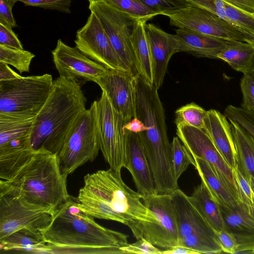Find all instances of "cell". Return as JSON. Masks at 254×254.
Instances as JSON below:
<instances>
[{
  "label": "cell",
  "mask_w": 254,
  "mask_h": 254,
  "mask_svg": "<svg viewBox=\"0 0 254 254\" xmlns=\"http://www.w3.org/2000/svg\"><path fill=\"white\" fill-rule=\"evenodd\" d=\"M81 210L77 197L70 196L55 210L42 232L54 254H124L128 236L106 228Z\"/></svg>",
  "instance_id": "1"
},
{
  "label": "cell",
  "mask_w": 254,
  "mask_h": 254,
  "mask_svg": "<svg viewBox=\"0 0 254 254\" xmlns=\"http://www.w3.org/2000/svg\"><path fill=\"white\" fill-rule=\"evenodd\" d=\"M77 197L80 208L94 218L126 225L130 221L151 222L152 212L142 196L123 181L121 171L111 168L88 173Z\"/></svg>",
  "instance_id": "2"
},
{
  "label": "cell",
  "mask_w": 254,
  "mask_h": 254,
  "mask_svg": "<svg viewBox=\"0 0 254 254\" xmlns=\"http://www.w3.org/2000/svg\"><path fill=\"white\" fill-rule=\"evenodd\" d=\"M86 101L78 82L61 76L54 80L47 101L34 119L31 132L33 149L58 155L77 118L86 110Z\"/></svg>",
  "instance_id": "3"
},
{
  "label": "cell",
  "mask_w": 254,
  "mask_h": 254,
  "mask_svg": "<svg viewBox=\"0 0 254 254\" xmlns=\"http://www.w3.org/2000/svg\"><path fill=\"white\" fill-rule=\"evenodd\" d=\"M66 179L58 155L40 149L10 181L28 202L54 213L69 196Z\"/></svg>",
  "instance_id": "4"
},
{
  "label": "cell",
  "mask_w": 254,
  "mask_h": 254,
  "mask_svg": "<svg viewBox=\"0 0 254 254\" xmlns=\"http://www.w3.org/2000/svg\"><path fill=\"white\" fill-rule=\"evenodd\" d=\"M53 82L48 73L0 81V113L35 117L47 101Z\"/></svg>",
  "instance_id": "5"
},
{
  "label": "cell",
  "mask_w": 254,
  "mask_h": 254,
  "mask_svg": "<svg viewBox=\"0 0 254 254\" xmlns=\"http://www.w3.org/2000/svg\"><path fill=\"white\" fill-rule=\"evenodd\" d=\"M54 213L28 202L10 181H0V239L23 228L43 232Z\"/></svg>",
  "instance_id": "6"
},
{
  "label": "cell",
  "mask_w": 254,
  "mask_h": 254,
  "mask_svg": "<svg viewBox=\"0 0 254 254\" xmlns=\"http://www.w3.org/2000/svg\"><path fill=\"white\" fill-rule=\"evenodd\" d=\"M144 205L153 214L151 222L133 221L127 226L137 240L144 239L164 250L178 245L179 232L170 193L156 194L144 198Z\"/></svg>",
  "instance_id": "7"
},
{
  "label": "cell",
  "mask_w": 254,
  "mask_h": 254,
  "mask_svg": "<svg viewBox=\"0 0 254 254\" xmlns=\"http://www.w3.org/2000/svg\"><path fill=\"white\" fill-rule=\"evenodd\" d=\"M100 150L95 103L77 118L71 132L58 155L62 173L66 177L78 167L97 157Z\"/></svg>",
  "instance_id": "8"
},
{
  "label": "cell",
  "mask_w": 254,
  "mask_h": 254,
  "mask_svg": "<svg viewBox=\"0 0 254 254\" xmlns=\"http://www.w3.org/2000/svg\"><path fill=\"white\" fill-rule=\"evenodd\" d=\"M94 102L100 150L110 168L121 171L127 161V137L123 128L126 123L105 91Z\"/></svg>",
  "instance_id": "9"
},
{
  "label": "cell",
  "mask_w": 254,
  "mask_h": 254,
  "mask_svg": "<svg viewBox=\"0 0 254 254\" xmlns=\"http://www.w3.org/2000/svg\"><path fill=\"white\" fill-rule=\"evenodd\" d=\"M89 9L100 20L126 70L137 75L131 43V34L136 19L111 6L104 0L89 2Z\"/></svg>",
  "instance_id": "10"
},
{
  "label": "cell",
  "mask_w": 254,
  "mask_h": 254,
  "mask_svg": "<svg viewBox=\"0 0 254 254\" xmlns=\"http://www.w3.org/2000/svg\"><path fill=\"white\" fill-rule=\"evenodd\" d=\"M176 134L192 157L207 162L236 201H242V194L234 172L225 161L203 129L186 125L177 126Z\"/></svg>",
  "instance_id": "11"
},
{
  "label": "cell",
  "mask_w": 254,
  "mask_h": 254,
  "mask_svg": "<svg viewBox=\"0 0 254 254\" xmlns=\"http://www.w3.org/2000/svg\"><path fill=\"white\" fill-rule=\"evenodd\" d=\"M171 25L227 41H253L254 36L205 9L189 5L164 12Z\"/></svg>",
  "instance_id": "12"
},
{
  "label": "cell",
  "mask_w": 254,
  "mask_h": 254,
  "mask_svg": "<svg viewBox=\"0 0 254 254\" xmlns=\"http://www.w3.org/2000/svg\"><path fill=\"white\" fill-rule=\"evenodd\" d=\"M74 42L88 58L107 68L127 71L94 13L91 12L86 24L77 31Z\"/></svg>",
  "instance_id": "13"
},
{
  "label": "cell",
  "mask_w": 254,
  "mask_h": 254,
  "mask_svg": "<svg viewBox=\"0 0 254 254\" xmlns=\"http://www.w3.org/2000/svg\"><path fill=\"white\" fill-rule=\"evenodd\" d=\"M52 55L60 76L74 79L80 83L94 82L108 69L88 58L76 47L67 45L61 39L58 40Z\"/></svg>",
  "instance_id": "14"
},
{
  "label": "cell",
  "mask_w": 254,
  "mask_h": 254,
  "mask_svg": "<svg viewBox=\"0 0 254 254\" xmlns=\"http://www.w3.org/2000/svg\"><path fill=\"white\" fill-rule=\"evenodd\" d=\"M136 75L128 71L108 69L94 81L106 92L126 124L134 117Z\"/></svg>",
  "instance_id": "15"
},
{
  "label": "cell",
  "mask_w": 254,
  "mask_h": 254,
  "mask_svg": "<svg viewBox=\"0 0 254 254\" xmlns=\"http://www.w3.org/2000/svg\"><path fill=\"white\" fill-rule=\"evenodd\" d=\"M124 130L127 137L126 168L131 174L137 192L142 198L157 194L144 148L138 133Z\"/></svg>",
  "instance_id": "16"
},
{
  "label": "cell",
  "mask_w": 254,
  "mask_h": 254,
  "mask_svg": "<svg viewBox=\"0 0 254 254\" xmlns=\"http://www.w3.org/2000/svg\"><path fill=\"white\" fill-rule=\"evenodd\" d=\"M224 228L236 239V253L254 252V207L241 202L232 208L219 205Z\"/></svg>",
  "instance_id": "17"
},
{
  "label": "cell",
  "mask_w": 254,
  "mask_h": 254,
  "mask_svg": "<svg viewBox=\"0 0 254 254\" xmlns=\"http://www.w3.org/2000/svg\"><path fill=\"white\" fill-rule=\"evenodd\" d=\"M145 30L151 52L153 84L159 89L171 58L179 52V40L176 34L168 33L152 24H145Z\"/></svg>",
  "instance_id": "18"
},
{
  "label": "cell",
  "mask_w": 254,
  "mask_h": 254,
  "mask_svg": "<svg viewBox=\"0 0 254 254\" xmlns=\"http://www.w3.org/2000/svg\"><path fill=\"white\" fill-rule=\"evenodd\" d=\"M170 194L178 225L179 241L191 234L218 239L216 232L191 202L189 196L179 189Z\"/></svg>",
  "instance_id": "19"
},
{
  "label": "cell",
  "mask_w": 254,
  "mask_h": 254,
  "mask_svg": "<svg viewBox=\"0 0 254 254\" xmlns=\"http://www.w3.org/2000/svg\"><path fill=\"white\" fill-rule=\"evenodd\" d=\"M228 165L234 169L237 153L230 123L219 111H207L203 129Z\"/></svg>",
  "instance_id": "20"
},
{
  "label": "cell",
  "mask_w": 254,
  "mask_h": 254,
  "mask_svg": "<svg viewBox=\"0 0 254 254\" xmlns=\"http://www.w3.org/2000/svg\"><path fill=\"white\" fill-rule=\"evenodd\" d=\"M179 40L178 52L199 57L217 59L227 43L224 40L186 28L176 30Z\"/></svg>",
  "instance_id": "21"
},
{
  "label": "cell",
  "mask_w": 254,
  "mask_h": 254,
  "mask_svg": "<svg viewBox=\"0 0 254 254\" xmlns=\"http://www.w3.org/2000/svg\"><path fill=\"white\" fill-rule=\"evenodd\" d=\"M0 253L52 254L42 232L28 228L17 230L0 239Z\"/></svg>",
  "instance_id": "22"
},
{
  "label": "cell",
  "mask_w": 254,
  "mask_h": 254,
  "mask_svg": "<svg viewBox=\"0 0 254 254\" xmlns=\"http://www.w3.org/2000/svg\"><path fill=\"white\" fill-rule=\"evenodd\" d=\"M146 22V21L141 19L135 21L131 34V43L137 74L149 84L153 85L151 52L145 30Z\"/></svg>",
  "instance_id": "23"
},
{
  "label": "cell",
  "mask_w": 254,
  "mask_h": 254,
  "mask_svg": "<svg viewBox=\"0 0 254 254\" xmlns=\"http://www.w3.org/2000/svg\"><path fill=\"white\" fill-rule=\"evenodd\" d=\"M217 59L224 61L237 71L250 74L254 64V43L252 41H227Z\"/></svg>",
  "instance_id": "24"
},
{
  "label": "cell",
  "mask_w": 254,
  "mask_h": 254,
  "mask_svg": "<svg viewBox=\"0 0 254 254\" xmlns=\"http://www.w3.org/2000/svg\"><path fill=\"white\" fill-rule=\"evenodd\" d=\"M195 168L212 198L220 205L232 208L239 203L224 185L211 166L205 160L193 157Z\"/></svg>",
  "instance_id": "25"
},
{
  "label": "cell",
  "mask_w": 254,
  "mask_h": 254,
  "mask_svg": "<svg viewBox=\"0 0 254 254\" xmlns=\"http://www.w3.org/2000/svg\"><path fill=\"white\" fill-rule=\"evenodd\" d=\"M229 121L237 153L236 165L249 180L250 177L254 178V138L238 124Z\"/></svg>",
  "instance_id": "26"
},
{
  "label": "cell",
  "mask_w": 254,
  "mask_h": 254,
  "mask_svg": "<svg viewBox=\"0 0 254 254\" xmlns=\"http://www.w3.org/2000/svg\"><path fill=\"white\" fill-rule=\"evenodd\" d=\"M190 200L216 232L224 228L219 204L211 197L203 182L193 190Z\"/></svg>",
  "instance_id": "27"
},
{
  "label": "cell",
  "mask_w": 254,
  "mask_h": 254,
  "mask_svg": "<svg viewBox=\"0 0 254 254\" xmlns=\"http://www.w3.org/2000/svg\"><path fill=\"white\" fill-rule=\"evenodd\" d=\"M35 55L28 51L0 45V62L10 65L20 73L29 72Z\"/></svg>",
  "instance_id": "28"
},
{
  "label": "cell",
  "mask_w": 254,
  "mask_h": 254,
  "mask_svg": "<svg viewBox=\"0 0 254 254\" xmlns=\"http://www.w3.org/2000/svg\"><path fill=\"white\" fill-rule=\"evenodd\" d=\"M109 5L131 17L147 21L158 14L139 0H103Z\"/></svg>",
  "instance_id": "29"
},
{
  "label": "cell",
  "mask_w": 254,
  "mask_h": 254,
  "mask_svg": "<svg viewBox=\"0 0 254 254\" xmlns=\"http://www.w3.org/2000/svg\"><path fill=\"white\" fill-rule=\"evenodd\" d=\"M207 111L193 102L184 105L175 112L176 126L186 125L204 129Z\"/></svg>",
  "instance_id": "30"
},
{
  "label": "cell",
  "mask_w": 254,
  "mask_h": 254,
  "mask_svg": "<svg viewBox=\"0 0 254 254\" xmlns=\"http://www.w3.org/2000/svg\"><path fill=\"white\" fill-rule=\"evenodd\" d=\"M178 246L189 248L199 254L223 252L218 239L199 234H191L184 237L179 241Z\"/></svg>",
  "instance_id": "31"
},
{
  "label": "cell",
  "mask_w": 254,
  "mask_h": 254,
  "mask_svg": "<svg viewBox=\"0 0 254 254\" xmlns=\"http://www.w3.org/2000/svg\"><path fill=\"white\" fill-rule=\"evenodd\" d=\"M173 165L175 178L178 181L182 174L190 165L195 167L194 158L177 136L171 143Z\"/></svg>",
  "instance_id": "32"
},
{
  "label": "cell",
  "mask_w": 254,
  "mask_h": 254,
  "mask_svg": "<svg viewBox=\"0 0 254 254\" xmlns=\"http://www.w3.org/2000/svg\"><path fill=\"white\" fill-rule=\"evenodd\" d=\"M223 3L225 14L232 24L254 36V13L241 10L225 2Z\"/></svg>",
  "instance_id": "33"
},
{
  "label": "cell",
  "mask_w": 254,
  "mask_h": 254,
  "mask_svg": "<svg viewBox=\"0 0 254 254\" xmlns=\"http://www.w3.org/2000/svg\"><path fill=\"white\" fill-rule=\"evenodd\" d=\"M224 114L229 120L238 124L254 138V112L229 105L225 108Z\"/></svg>",
  "instance_id": "34"
},
{
  "label": "cell",
  "mask_w": 254,
  "mask_h": 254,
  "mask_svg": "<svg viewBox=\"0 0 254 254\" xmlns=\"http://www.w3.org/2000/svg\"><path fill=\"white\" fill-rule=\"evenodd\" d=\"M159 14L191 5L186 0H139Z\"/></svg>",
  "instance_id": "35"
},
{
  "label": "cell",
  "mask_w": 254,
  "mask_h": 254,
  "mask_svg": "<svg viewBox=\"0 0 254 254\" xmlns=\"http://www.w3.org/2000/svg\"><path fill=\"white\" fill-rule=\"evenodd\" d=\"M240 88L243 96L241 107L254 112V78L250 74H244Z\"/></svg>",
  "instance_id": "36"
},
{
  "label": "cell",
  "mask_w": 254,
  "mask_h": 254,
  "mask_svg": "<svg viewBox=\"0 0 254 254\" xmlns=\"http://www.w3.org/2000/svg\"><path fill=\"white\" fill-rule=\"evenodd\" d=\"M25 5L38 6L70 13L71 0H17Z\"/></svg>",
  "instance_id": "37"
},
{
  "label": "cell",
  "mask_w": 254,
  "mask_h": 254,
  "mask_svg": "<svg viewBox=\"0 0 254 254\" xmlns=\"http://www.w3.org/2000/svg\"><path fill=\"white\" fill-rule=\"evenodd\" d=\"M121 249L124 254H160L161 251L158 248L143 238L137 239L135 243L128 244Z\"/></svg>",
  "instance_id": "38"
},
{
  "label": "cell",
  "mask_w": 254,
  "mask_h": 254,
  "mask_svg": "<svg viewBox=\"0 0 254 254\" xmlns=\"http://www.w3.org/2000/svg\"><path fill=\"white\" fill-rule=\"evenodd\" d=\"M242 194V201L254 207V191L248 180L236 165L233 169Z\"/></svg>",
  "instance_id": "39"
},
{
  "label": "cell",
  "mask_w": 254,
  "mask_h": 254,
  "mask_svg": "<svg viewBox=\"0 0 254 254\" xmlns=\"http://www.w3.org/2000/svg\"><path fill=\"white\" fill-rule=\"evenodd\" d=\"M17 0H0V23L11 28L17 26L12 9Z\"/></svg>",
  "instance_id": "40"
},
{
  "label": "cell",
  "mask_w": 254,
  "mask_h": 254,
  "mask_svg": "<svg viewBox=\"0 0 254 254\" xmlns=\"http://www.w3.org/2000/svg\"><path fill=\"white\" fill-rule=\"evenodd\" d=\"M0 45L16 49H24L20 41L12 28L0 23Z\"/></svg>",
  "instance_id": "41"
},
{
  "label": "cell",
  "mask_w": 254,
  "mask_h": 254,
  "mask_svg": "<svg viewBox=\"0 0 254 254\" xmlns=\"http://www.w3.org/2000/svg\"><path fill=\"white\" fill-rule=\"evenodd\" d=\"M216 233L222 252L236 254L238 244L234 236L224 228Z\"/></svg>",
  "instance_id": "42"
},
{
  "label": "cell",
  "mask_w": 254,
  "mask_h": 254,
  "mask_svg": "<svg viewBox=\"0 0 254 254\" xmlns=\"http://www.w3.org/2000/svg\"><path fill=\"white\" fill-rule=\"evenodd\" d=\"M248 12L254 13V0H221Z\"/></svg>",
  "instance_id": "43"
},
{
  "label": "cell",
  "mask_w": 254,
  "mask_h": 254,
  "mask_svg": "<svg viewBox=\"0 0 254 254\" xmlns=\"http://www.w3.org/2000/svg\"><path fill=\"white\" fill-rule=\"evenodd\" d=\"M124 129L138 133L146 130L144 124L138 118L134 117L123 127Z\"/></svg>",
  "instance_id": "44"
},
{
  "label": "cell",
  "mask_w": 254,
  "mask_h": 254,
  "mask_svg": "<svg viewBox=\"0 0 254 254\" xmlns=\"http://www.w3.org/2000/svg\"><path fill=\"white\" fill-rule=\"evenodd\" d=\"M21 76L13 70L8 64L0 62V81L14 79Z\"/></svg>",
  "instance_id": "45"
},
{
  "label": "cell",
  "mask_w": 254,
  "mask_h": 254,
  "mask_svg": "<svg viewBox=\"0 0 254 254\" xmlns=\"http://www.w3.org/2000/svg\"><path fill=\"white\" fill-rule=\"evenodd\" d=\"M160 254H199L196 251L189 248L176 246L169 249L161 250Z\"/></svg>",
  "instance_id": "46"
},
{
  "label": "cell",
  "mask_w": 254,
  "mask_h": 254,
  "mask_svg": "<svg viewBox=\"0 0 254 254\" xmlns=\"http://www.w3.org/2000/svg\"><path fill=\"white\" fill-rule=\"evenodd\" d=\"M249 180L250 185L254 191V178L253 177H250Z\"/></svg>",
  "instance_id": "47"
},
{
  "label": "cell",
  "mask_w": 254,
  "mask_h": 254,
  "mask_svg": "<svg viewBox=\"0 0 254 254\" xmlns=\"http://www.w3.org/2000/svg\"><path fill=\"white\" fill-rule=\"evenodd\" d=\"M254 78V64L251 73H250Z\"/></svg>",
  "instance_id": "48"
},
{
  "label": "cell",
  "mask_w": 254,
  "mask_h": 254,
  "mask_svg": "<svg viewBox=\"0 0 254 254\" xmlns=\"http://www.w3.org/2000/svg\"><path fill=\"white\" fill-rule=\"evenodd\" d=\"M89 2H96L99 1L103 0H87Z\"/></svg>",
  "instance_id": "49"
},
{
  "label": "cell",
  "mask_w": 254,
  "mask_h": 254,
  "mask_svg": "<svg viewBox=\"0 0 254 254\" xmlns=\"http://www.w3.org/2000/svg\"><path fill=\"white\" fill-rule=\"evenodd\" d=\"M253 43H254V40H253Z\"/></svg>",
  "instance_id": "50"
},
{
  "label": "cell",
  "mask_w": 254,
  "mask_h": 254,
  "mask_svg": "<svg viewBox=\"0 0 254 254\" xmlns=\"http://www.w3.org/2000/svg\"><path fill=\"white\" fill-rule=\"evenodd\" d=\"M253 254H254V252H253Z\"/></svg>",
  "instance_id": "51"
}]
</instances>
